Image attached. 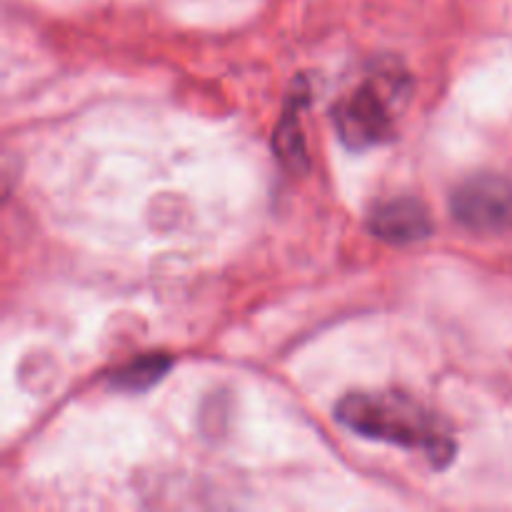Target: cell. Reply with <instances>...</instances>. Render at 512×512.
I'll return each instance as SVG.
<instances>
[{
	"label": "cell",
	"mask_w": 512,
	"mask_h": 512,
	"mask_svg": "<svg viewBox=\"0 0 512 512\" xmlns=\"http://www.w3.org/2000/svg\"><path fill=\"white\" fill-rule=\"evenodd\" d=\"M173 358L163 353H150L143 358H135L133 363L123 365L110 375V385L118 390H128V393H143V390L153 388L160 378L170 370Z\"/></svg>",
	"instance_id": "obj_6"
},
{
	"label": "cell",
	"mask_w": 512,
	"mask_h": 512,
	"mask_svg": "<svg viewBox=\"0 0 512 512\" xmlns=\"http://www.w3.org/2000/svg\"><path fill=\"white\" fill-rule=\"evenodd\" d=\"M453 218L468 230H498L512 218V183L503 175H473L455 188Z\"/></svg>",
	"instance_id": "obj_3"
},
{
	"label": "cell",
	"mask_w": 512,
	"mask_h": 512,
	"mask_svg": "<svg viewBox=\"0 0 512 512\" xmlns=\"http://www.w3.org/2000/svg\"><path fill=\"white\" fill-rule=\"evenodd\" d=\"M410 90L413 80L400 65H380L333 108L340 140L353 150H368L393 140Z\"/></svg>",
	"instance_id": "obj_2"
},
{
	"label": "cell",
	"mask_w": 512,
	"mask_h": 512,
	"mask_svg": "<svg viewBox=\"0 0 512 512\" xmlns=\"http://www.w3.org/2000/svg\"><path fill=\"white\" fill-rule=\"evenodd\" d=\"M368 225L375 238L393 245H408L433 233V215L418 198H393L375 205Z\"/></svg>",
	"instance_id": "obj_4"
},
{
	"label": "cell",
	"mask_w": 512,
	"mask_h": 512,
	"mask_svg": "<svg viewBox=\"0 0 512 512\" xmlns=\"http://www.w3.org/2000/svg\"><path fill=\"white\" fill-rule=\"evenodd\" d=\"M310 90L305 78H298V90L288 95L285 100V110L278 120V128L273 135V148L280 163L293 173H305L310 168L308 145H305L303 125H300V115H303L305 105H308Z\"/></svg>",
	"instance_id": "obj_5"
},
{
	"label": "cell",
	"mask_w": 512,
	"mask_h": 512,
	"mask_svg": "<svg viewBox=\"0 0 512 512\" xmlns=\"http://www.w3.org/2000/svg\"><path fill=\"white\" fill-rule=\"evenodd\" d=\"M335 418L363 438L418 450L433 468H445L455 458L448 425L405 393H353L340 400Z\"/></svg>",
	"instance_id": "obj_1"
}]
</instances>
